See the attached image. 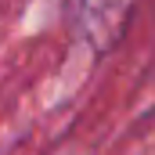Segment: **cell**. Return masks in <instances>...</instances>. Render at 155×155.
Returning a JSON list of instances; mask_svg holds the SVG:
<instances>
[{"instance_id": "cell-1", "label": "cell", "mask_w": 155, "mask_h": 155, "mask_svg": "<svg viewBox=\"0 0 155 155\" xmlns=\"http://www.w3.org/2000/svg\"><path fill=\"white\" fill-rule=\"evenodd\" d=\"M130 0H83V25L94 40V47H108L123 29Z\"/></svg>"}]
</instances>
